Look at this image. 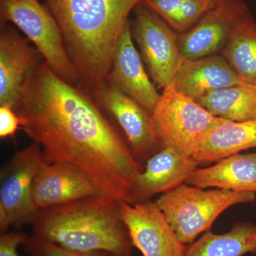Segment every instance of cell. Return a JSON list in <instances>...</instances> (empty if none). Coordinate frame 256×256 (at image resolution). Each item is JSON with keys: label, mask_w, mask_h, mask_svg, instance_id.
<instances>
[{"label": "cell", "mask_w": 256, "mask_h": 256, "mask_svg": "<svg viewBox=\"0 0 256 256\" xmlns=\"http://www.w3.org/2000/svg\"><path fill=\"white\" fill-rule=\"evenodd\" d=\"M106 82L140 104L149 112H152L159 100L160 95L146 73L140 56L134 46L130 22L116 45Z\"/></svg>", "instance_id": "obj_13"}, {"label": "cell", "mask_w": 256, "mask_h": 256, "mask_svg": "<svg viewBox=\"0 0 256 256\" xmlns=\"http://www.w3.org/2000/svg\"><path fill=\"white\" fill-rule=\"evenodd\" d=\"M215 0H143L142 4L159 15L173 30L184 32L195 24Z\"/></svg>", "instance_id": "obj_22"}, {"label": "cell", "mask_w": 256, "mask_h": 256, "mask_svg": "<svg viewBox=\"0 0 256 256\" xmlns=\"http://www.w3.org/2000/svg\"><path fill=\"white\" fill-rule=\"evenodd\" d=\"M200 163L164 146L146 162L138 176L132 192V204L149 201L160 193H165L186 183Z\"/></svg>", "instance_id": "obj_15"}, {"label": "cell", "mask_w": 256, "mask_h": 256, "mask_svg": "<svg viewBox=\"0 0 256 256\" xmlns=\"http://www.w3.org/2000/svg\"><path fill=\"white\" fill-rule=\"evenodd\" d=\"M97 90L98 106L124 133L126 143L136 160L142 164L162 146L151 112L110 82H106Z\"/></svg>", "instance_id": "obj_9"}, {"label": "cell", "mask_w": 256, "mask_h": 256, "mask_svg": "<svg viewBox=\"0 0 256 256\" xmlns=\"http://www.w3.org/2000/svg\"><path fill=\"white\" fill-rule=\"evenodd\" d=\"M1 21L18 26L60 78L72 84L80 79L56 20L38 0H1Z\"/></svg>", "instance_id": "obj_6"}, {"label": "cell", "mask_w": 256, "mask_h": 256, "mask_svg": "<svg viewBox=\"0 0 256 256\" xmlns=\"http://www.w3.org/2000/svg\"><path fill=\"white\" fill-rule=\"evenodd\" d=\"M224 55L242 82L256 85V20L250 12L236 25Z\"/></svg>", "instance_id": "obj_21"}, {"label": "cell", "mask_w": 256, "mask_h": 256, "mask_svg": "<svg viewBox=\"0 0 256 256\" xmlns=\"http://www.w3.org/2000/svg\"><path fill=\"white\" fill-rule=\"evenodd\" d=\"M0 35V106L18 104L26 78L38 65L37 50L14 28L2 24Z\"/></svg>", "instance_id": "obj_14"}, {"label": "cell", "mask_w": 256, "mask_h": 256, "mask_svg": "<svg viewBox=\"0 0 256 256\" xmlns=\"http://www.w3.org/2000/svg\"><path fill=\"white\" fill-rule=\"evenodd\" d=\"M41 146L36 142L14 153L1 170L0 232L31 223L36 210L32 197L34 178L43 162Z\"/></svg>", "instance_id": "obj_7"}, {"label": "cell", "mask_w": 256, "mask_h": 256, "mask_svg": "<svg viewBox=\"0 0 256 256\" xmlns=\"http://www.w3.org/2000/svg\"><path fill=\"white\" fill-rule=\"evenodd\" d=\"M249 12L244 0H215L194 26L178 36L184 58L196 60L224 50L236 25Z\"/></svg>", "instance_id": "obj_10"}, {"label": "cell", "mask_w": 256, "mask_h": 256, "mask_svg": "<svg viewBox=\"0 0 256 256\" xmlns=\"http://www.w3.org/2000/svg\"><path fill=\"white\" fill-rule=\"evenodd\" d=\"M186 184L202 188L256 194V152L238 153L218 160L213 166L197 168Z\"/></svg>", "instance_id": "obj_17"}, {"label": "cell", "mask_w": 256, "mask_h": 256, "mask_svg": "<svg viewBox=\"0 0 256 256\" xmlns=\"http://www.w3.org/2000/svg\"><path fill=\"white\" fill-rule=\"evenodd\" d=\"M256 254V226L238 222L226 233L205 232L186 246L185 256H244Z\"/></svg>", "instance_id": "obj_19"}, {"label": "cell", "mask_w": 256, "mask_h": 256, "mask_svg": "<svg viewBox=\"0 0 256 256\" xmlns=\"http://www.w3.org/2000/svg\"><path fill=\"white\" fill-rule=\"evenodd\" d=\"M134 36L152 78L162 88L172 85L184 58L173 28L142 3L134 9Z\"/></svg>", "instance_id": "obj_8"}, {"label": "cell", "mask_w": 256, "mask_h": 256, "mask_svg": "<svg viewBox=\"0 0 256 256\" xmlns=\"http://www.w3.org/2000/svg\"><path fill=\"white\" fill-rule=\"evenodd\" d=\"M45 1L79 78L96 90L106 82L128 16L143 0Z\"/></svg>", "instance_id": "obj_2"}, {"label": "cell", "mask_w": 256, "mask_h": 256, "mask_svg": "<svg viewBox=\"0 0 256 256\" xmlns=\"http://www.w3.org/2000/svg\"><path fill=\"white\" fill-rule=\"evenodd\" d=\"M20 119L14 109L8 106H0V138L14 137L20 126Z\"/></svg>", "instance_id": "obj_24"}, {"label": "cell", "mask_w": 256, "mask_h": 256, "mask_svg": "<svg viewBox=\"0 0 256 256\" xmlns=\"http://www.w3.org/2000/svg\"><path fill=\"white\" fill-rule=\"evenodd\" d=\"M121 202L101 194L37 210L32 236L72 252L108 250L131 256Z\"/></svg>", "instance_id": "obj_3"}, {"label": "cell", "mask_w": 256, "mask_h": 256, "mask_svg": "<svg viewBox=\"0 0 256 256\" xmlns=\"http://www.w3.org/2000/svg\"><path fill=\"white\" fill-rule=\"evenodd\" d=\"M28 236L22 232H5L0 236V256H18V247Z\"/></svg>", "instance_id": "obj_25"}, {"label": "cell", "mask_w": 256, "mask_h": 256, "mask_svg": "<svg viewBox=\"0 0 256 256\" xmlns=\"http://www.w3.org/2000/svg\"><path fill=\"white\" fill-rule=\"evenodd\" d=\"M242 82L224 57L214 54L184 60L172 85L178 92L196 100L210 92Z\"/></svg>", "instance_id": "obj_16"}, {"label": "cell", "mask_w": 256, "mask_h": 256, "mask_svg": "<svg viewBox=\"0 0 256 256\" xmlns=\"http://www.w3.org/2000/svg\"><path fill=\"white\" fill-rule=\"evenodd\" d=\"M121 216L132 246L143 256H185L186 246L156 202H121Z\"/></svg>", "instance_id": "obj_11"}, {"label": "cell", "mask_w": 256, "mask_h": 256, "mask_svg": "<svg viewBox=\"0 0 256 256\" xmlns=\"http://www.w3.org/2000/svg\"><path fill=\"white\" fill-rule=\"evenodd\" d=\"M254 148L256 119L244 122L227 120L204 136L192 158L200 164L213 162Z\"/></svg>", "instance_id": "obj_18"}, {"label": "cell", "mask_w": 256, "mask_h": 256, "mask_svg": "<svg viewBox=\"0 0 256 256\" xmlns=\"http://www.w3.org/2000/svg\"><path fill=\"white\" fill-rule=\"evenodd\" d=\"M256 194L215 188L204 190L182 184L165 192L156 200L176 236L185 245L210 230L212 224L229 207L256 201Z\"/></svg>", "instance_id": "obj_4"}, {"label": "cell", "mask_w": 256, "mask_h": 256, "mask_svg": "<svg viewBox=\"0 0 256 256\" xmlns=\"http://www.w3.org/2000/svg\"><path fill=\"white\" fill-rule=\"evenodd\" d=\"M15 112L20 127L40 144L44 162H68L90 178L99 194L132 204L144 166L100 107L45 62L24 84Z\"/></svg>", "instance_id": "obj_1"}, {"label": "cell", "mask_w": 256, "mask_h": 256, "mask_svg": "<svg viewBox=\"0 0 256 256\" xmlns=\"http://www.w3.org/2000/svg\"><path fill=\"white\" fill-rule=\"evenodd\" d=\"M24 250L30 256H126L108 250L78 252L66 250L34 236H28L22 244Z\"/></svg>", "instance_id": "obj_23"}, {"label": "cell", "mask_w": 256, "mask_h": 256, "mask_svg": "<svg viewBox=\"0 0 256 256\" xmlns=\"http://www.w3.org/2000/svg\"><path fill=\"white\" fill-rule=\"evenodd\" d=\"M96 194H100L90 178L68 162H43L32 183V201L36 210Z\"/></svg>", "instance_id": "obj_12"}, {"label": "cell", "mask_w": 256, "mask_h": 256, "mask_svg": "<svg viewBox=\"0 0 256 256\" xmlns=\"http://www.w3.org/2000/svg\"><path fill=\"white\" fill-rule=\"evenodd\" d=\"M151 114L162 146L188 158L207 132L228 120L214 116L173 85L163 89Z\"/></svg>", "instance_id": "obj_5"}, {"label": "cell", "mask_w": 256, "mask_h": 256, "mask_svg": "<svg viewBox=\"0 0 256 256\" xmlns=\"http://www.w3.org/2000/svg\"><path fill=\"white\" fill-rule=\"evenodd\" d=\"M208 112L234 122L256 119V85L242 82L218 89L196 100Z\"/></svg>", "instance_id": "obj_20"}]
</instances>
